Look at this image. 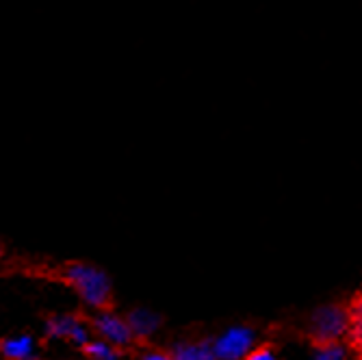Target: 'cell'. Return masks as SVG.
Returning a JSON list of instances; mask_svg holds the SVG:
<instances>
[{"instance_id": "6da1fadb", "label": "cell", "mask_w": 362, "mask_h": 360, "mask_svg": "<svg viewBox=\"0 0 362 360\" xmlns=\"http://www.w3.org/2000/svg\"><path fill=\"white\" fill-rule=\"evenodd\" d=\"M63 280L93 308L105 310L111 304V282L103 269L87 263H72L63 269Z\"/></svg>"}, {"instance_id": "7a4b0ae2", "label": "cell", "mask_w": 362, "mask_h": 360, "mask_svg": "<svg viewBox=\"0 0 362 360\" xmlns=\"http://www.w3.org/2000/svg\"><path fill=\"white\" fill-rule=\"evenodd\" d=\"M349 332V313L343 304L319 306L308 321V337L315 345L341 343Z\"/></svg>"}, {"instance_id": "3957f363", "label": "cell", "mask_w": 362, "mask_h": 360, "mask_svg": "<svg viewBox=\"0 0 362 360\" xmlns=\"http://www.w3.org/2000/svg\"><path fill=\"white\" fill-rule=\"evenodd\" d=\"M256 335L247 325H235L228 328L221 337L213 341L217 360H245L256 347Z\"/></svg>"}, {"instance_id": "277c9868", "label": "cell", "mask_w": 362, "mask_h": 360, "mask_svg": "<svg viewBox=\"0 0 362 360\" xmlns=\"http://www.w3.org/2000/svg\"><path fill=\"white\" fill-rule=\"evenodd\" d=\"M93 330L113 347H126V345H130L135 341V335H133V330H130L128 321L122 319L115 313L103 310L100 315H95Z\"/></svg>"}, {"instance_id": "5b68a950", "label": "cell", "mask_w": 362, "mask_h": 360, "mask_svg": "<svg viewBox=\"0 0 362 360\" xmlns=\"http://www.w3.org/2000/svg\"><path fill=\"white\" fill-rule=\"evenodd\" d=\"M46 332H48V337L72 341V343H76L81 347H85L91 341L89 328H87V325L78 317H74V315H57V317H50L46 321Z\"/></svg>"}, {"instance_id": "8992f818", "label": "cell", "mask_w": 362, "mask_h": 360, "mask_svg": "<svg viewBox=\"0 0 362 360\" xmlns=\"http://www.w3.org/2000/svg\"><path fill=\"white\" fill-rule=\"evenodd\" d=\"M172 356H174V360H217L213 341H209V339L178 343L174 347Z\"/></svg>"}, {"instance_id": "52a82bcc", "label": "cell", "mask_w": 362, "mask_h": 360, "mask_svg": "<svg viewBox=\"0 0 362 360\" xmlns=\"http://www.w3.org/2000/svg\"><path fill=\"white\" fill-rule=\"evenodd\" d=\"M128 325L130 330H133L135 339H150L160 325V317L152 310H146V308H137L128 315Z\"/></svg>"}, {"instance_id": "ba28073f", "label": "cell", "mask_w": 362, "mask_h": 360, "mask_svg": "<svg viewBox=\"0 0 362 360\" xmlns=\"http://www.w3.org/2000/svg\"><path fill=\"white\" fill-rule=\"evenodd\" d=\"M0 352L7 360H33L35 356V341L33 337H16L0 343Z\"/></svg>"}, {"instance_id": "9c48e42d", "label": "cell", "mask_w": 362, "mask_h": 360, "mask_svg": "<svg viewBox=\"0 0 362 360\" xmlns=\"http://www.w3.org/2000/svg\"><path fill=\"white\" fill-rule=\"evenodd\" d=\"M347 313H349L347 339L354 349L362 352V293H358V296L347 304Z\"/></svg>"}, {"instance_id": "30bf717a", "label": "cell", "mask_w": 362, "mask_h": 360, "mask_svg": "<svg viewBox=\"0 0 362 360\" xmlns=\"http://www.w3.org/2000/svg\"><path fill=\"white\" fill-rule=\"evenodd\" d=\"M83 349L91 360H119L122 358L119 347H113L107 341H89Z\"/></svg>"}, {"instance_id": "8fae6325", "label": "cell", "mask_w": 362, "mask_h": 360, "mask_svg": "<svg viewBox=\"0 0 362 360\" xmlns=\"http://www.w3.org/2000/svg\"><path fill=\"white\" fill-rule=\"evenodd\" d=\"M313 360H349V347L341 343H325V345H315Z\"/></svg>"}, {"instance_id": "7c38bea8", "label": "cell", "mask_w": 362, "mask_h": 360, "mask_svg": "<svg viewBox=\"0 0 362 360\" xmlns=\"http://www.w3.org/2000/svg\"><path fill=\"white\" fill-rule=\"evenodd\" d=\"M245 360H280L272 347H256Z\"/></svg>"}, {"instance_id": "4fadbf2b", "label": "cell", "mask_w": 362, "mask_h": 360, "mask_svg": "<svg viewBox=\"0 0 362 360\" xmlns=\"http://www.w3.org/2000/svg\"><path fill=\"white\" fill-rule=\"evenodd\" d=\"M144 360H174L172 354H165V352H148L144 356Z\"/></svg>"}, {"instance_id": "5bb4252c", "label": "cell", "mask_w": 362, "mask_h": 360, "mask_svg": "<svg viewBox=\"0 0 362 360\" xmlns=\"http://www.w3.org/2000/svg\"><path fill=\"white\" fill-rule=\"evenodd\" d=\"M0 254H3V243H0Z\"/></svg>"}]
</instances>
